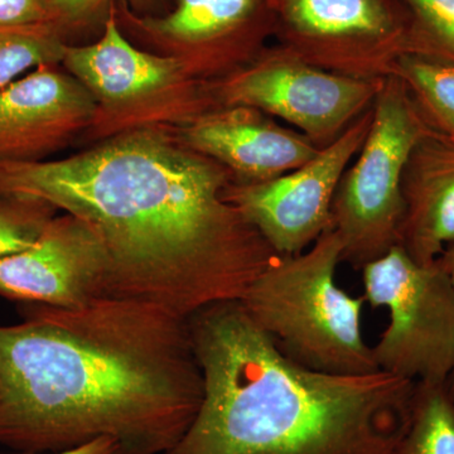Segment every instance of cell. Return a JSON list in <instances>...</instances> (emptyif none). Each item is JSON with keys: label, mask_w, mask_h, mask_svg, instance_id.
<instances>
[{"label": "cell", "mask_w": 454, "mask_h": 454, "mask_svg": "<svg viewBox=\"0 0 454 454\" xmlns=\"http://www.w3.org/2000/svg\"><path fill=\"white\" fill-rule=\"evenodd\" d=\"M408 86L430 122L454 139V64L408 53L394 70Z\"/></svg>", "instance_id": "cell-17"}, {"label": "cell", "mask_w": 454, "mask_h": 454, "mask_svg": "<svg viewBox=\"0 0 454 454\" xmlns=\"http://www.w3.org/2000/svg\"><path fill=\"white\" fill-rule=\"evenodd\" d=\"M342 241L327 230L306 252L280 255L240 301L284 357L306 369L334 375L379 372L361 333L365 297L336 283Z\"/></svg>", "instance_id": "cell-4"}, {"label": "cell", "mask_w": 454, "mask_h": 454, "mask_svg": "<svg viewBox=\"0 0 454 454\" xmlns=\"http://www.w3.org/2000/svg\"><path fill=\"white\" fill-rule=\"evenodd\" d=\"M361 270L366 303L390 313L372 348L379 370L446 387L454 370L452 278L437 262H415L399 245Z\"/></svg>", "instance_id": "cell-6"}, {"label": "cell", "mask_w": 454, "mask_h": 454, "mask_svg": "<svg viewBox=\"0 0 454 454\" xmlns=\"http://www.w3.org/2000/svg\"><path fill=\"white\" fill-rule=\"evenodd\" d=\"M109 259L94 227L56 215L35 244L0 259V297L23 304L80 309L107 295Z\"/></svg>", "instance_id": "cell-10"}, {"label": "cell", "mask_w": 454, "mask_h": 454, "mask_svg": "<svg viewBox=\"0 0 454 454\" xmlns=\"http://www.w3.org/2000/svg\"><path fill=\"white\" fill-rule=\"evenodd\" d=\"M35 454V453H18ZM46 454H121V447L112 438H98L89 442L83 446L73 448V450H62L57 453Z\"/></svg>", "instance_id": "cell-23"}, {"label": "cell", "mask_w": 454, "mask_h": 454, "mask_svg": "<svg viewBox=\"0 0 454 454\" xmlns=\"http://www.w3.org/2000/svg\"><path fill=\"white\" fill-rule=\"evenodd\" d=\"M399 247L432 264L454 243V139L434 129L415 146L403 178Z\"/></svg>", "instance_id": "cell-15"}, {"label": "cell", "mask_w": 454, "mask_h": 454, "mask_svg": "<svg viewBox=\"0 0 454 454\" xmlns=\"http://www.w3.org/2000/svg\"><path fill=\"white\" fill-rule=\"evenodd\" d=\"M435 262H438L439 267L446 271L448 276L452 278L454 282V243L450 245Z\"/></svg>", "instance_id": "cell-24"}, {"label": "cell", "mask_w": 454, "mask_h": 454, "mask_svg": "<svg viewBox=\"0 0 454 454\" xmlns=\"http://www.w3.org/2000/svg\"><path fill=\"white\" fill-rule=\"evenodd\" d=\"M22 312L0 325V444L46 454L112 438L121 454H163L184 437L203 400L187 319L116 297Z\"/></svg>", "instance_id": "cell-2"}, {"label": "cell", "mask_w": 454, "mask_h": 454, "mask_svg": "<svg viewBox=\"0 0 454 454\" xmlns=\"http://www.w3.org/2000/svg\"><path fill=\"white\" fill-rule=\"evenodd\" d=\"M232 176L160 128L125 131L59 160L0 162V196L90 223L109 259V297L179 318L240 301L279 254L227 201Z\"/></svg>", "instance_id": "cell-1"}, {"label": "cell", "mask_w": 454, "mask_h": 454, "mask_svg": "<svg viewBox=\"0 0 454 454\" xmlns=\"http://www.w3.org/2000/svg\"><path fill=\"white\" fill-rule=\"evenodd\" d=\"M434 129L404 82L385 77L365 143L333 197V226L342 241V262L363 269L399 245L406 164Z\"/></svg>", "instance_id": "cell-5"}, {"label": "cell", "mask_w": 454, "mask_h": 454, "mask_svg": "<svg viewBox=\"0 0 454 454\" xmlns=\"http://www.w3.org/2000/svg\"><path fill=\"white\" fill-rule=\"evenodd\" d=\"M41 23L59 25L55 0H0V26Z\"/></svg>", "instance_id": "cell-22"}, {"label": "cell", "mask_w": 454, "mask_h": 454, "mask_svg": "<svg viewBox=\"0 0 454 454\" xmlns=\"http://www.w3.org/2000/svg\"><path fill=\"white\" fill-rule=\"evenodd\" d=\"M269 3L278 46L322 70L382 80L411 52L408 17L396 0Z\"/></svg>", "instance_id": "cell-7"}, {"label": "cell", "mask_w": 454, "mask_h": 454, "mask_svg": "<svg viewBox=\"0 0 454 454\" xmlns=\"http://www.w3.org/2000/svg\"><path fill=\"white\" fill-rule=\"evenodd\" d=\"M382 80L330 73L276 44L230 71L214 92L220 106L253 107L277 116L322 149L372 106Z\"/></svg>", "instance_id": "cell-8"}, {"label": "cell", "mask_w": 454, "mask_h": 454, "mask_svg": "<svg viewBox=\"0 0 454 454\" xmlns=\"http://www.w3.org/2000/svg\"><path fill=\"white\" fill-rule=\"evenodd\" d=\"M67 46L57 23L0 26V89L29 68L62 64Z\"/></svg>", "instance_id": "cell-18"}, {"label": "cell", "mask_w": 454, "mask_h": 454, "mask_svg": "<svg viewBox=\"0 0 454 454\" xmlns=\"http://www.w3.org/2000/svg\"><path fill=\"white\" fill-rule=\"evenodd\" d=\"M391 454H454V402L444 385L415 382L408 426Z\"/></svg>", "instance_id": "cell-16"}, {"label": "cell", "mask_w": 454, "mask_h": 454, "mask_svg": "<svg viewBox=\"0 0 454 454\" xmlns=\"http://www.w3.org/2000/svg\"><path fill=\"white\" fill-rule=\"evenodd\" d=\"M56 67L42 65L0 89V162L40 160L97 118L91 92Z\"/></svg>", "instance_id": "cell-12"}, {"label": "cell", "mask_w": 454, "mask_h": 454, "mask_svg": "<svg viewBox=\"0 0 454 454\" xmlns=\"http://www.w3.org/2000/svg\"><path fill=\"white\" fill-rule=\"evenodd\" d=\"M372 122V106L300 168L259 184L231 181L225 191L227 201L243 212L279 255L306 252L333 229L334 193L363 148Z\"/></svg>", "instance_id": "cell-9"}, {"label": "cell", "mask_w": 454, "mask_h": 454, "mask_svg": "<svg viewBox=\"0 0 454 454\" xmlns=\"http://www.w3.org/2000/svg\"><path fill=\"white\" fill-rule=\"evenodd\" d=\"M119 25L172 50L190 67H240L274 35L269 0H175L168 13L140 17L114 8Z\"/></svg>", "instance_id": "cell-11"}, {"label": "cell", "mask_w": 454, "mask_h": 454, "mask_svg": "<svg viewBox=\"0 0 454 454\" xmlns=\"http://www.w3.org/2000/svg\"><path fill=\"white\" fill-rule=\"evenodd\" d=\"M178 138L225 167L238 184L270 181L316 157L306 136L247 106H220L191 115Z\"/></svg>", "instance_id": "cell-13"}, {"label": "cell", "mask_w": 454, "mask_h": 454, "mask_svg": "<svg viewBox=\"0 0 454 454\" xmlns=\"http://www.w3.org/2000/svg\"><path fill=\"white\" fill-rule=\"evenodd\" d=\"M187 325L203 400L163 454H391L404 434L414 381L297 365L240 301L205 307Z\"/></svg>", "instance_id": "cell-3"}, {"label": "cell", "mask_w": 454, "mask_h": 454, "mask_svg": "<svg viewBox=\"0 0 454 454\" xmlns=\"http://www.w3.org/2000/svg\"><path fill=\"white\" fill-rule=\"evenodd\" d=\"M65 67L109 106H128L175 88L186 77L187 62L177 56H160L134 47L121 31L114 9L100 40L66 49Z\"/></svg>", "instance_id": "cell-14"}, {"label": "cell", "mask_w": 454, "mask_h": 454, "mask_svg": "<svg viewBox=\"0 0 454 454\" xmlns=\"http://www.w3.org/2000/svg\"><path fill=\"white\" fill-rule=\"evenodd\" d=\"M127 5L140 17H158L167 13L170 0H55L59 26L66 35L85 31L101 25L104 28L107 18L116 5Z\"/></svg>", "instance_id": "cell-21"}, {"label": "cell", "mask_w": 454, "mask_h": 454, "mask_svg": "<svg viewBox=\"0 0 454 454\" xmlns=\"http://www.w3.org/2000/svg\"><path fill=\"white\" fill-rule=\"evenodd\" d=\"M57 211L38 200L0 196V259L31 247Z\"/></svg>", "instance_id": "cell-20"}, {"label": "cell", "mask_w": 454, "mask_h": 454, "mask_svg": "<svg viewBox=\"0 0 454 454\" xmlns=\"http://www.w3.org/2000/svg\"><path fill=\"white\" fill-rule=\"evenodd\" d=\"M446 390L448 395H450V399L454 402V370L446 382Z\"/></svg>", "instance_id": "cell-25"}, {"label": "cell", "mask_w": 454, "mask_h": 454, "mask_svg": "<svg viewBox=\"0 0 454 454\" xmlns=\"http://www.w3.org/2000/svg\"><path fill=\"white\" fill-rule=\"evenodd\" d=\"M409 23L413 55L454 64V0H396Z\"/></svg>", "instance_id": "cell-19"}]
</instances>
